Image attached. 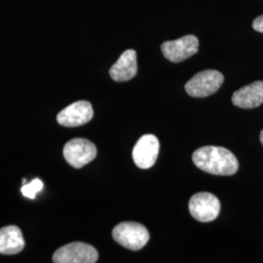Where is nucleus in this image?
Returning a JSON list of instances; mask_svg holds the SVG:
<instances>
[{
  "label": "nucleus",
  "instance_id": "nucleus-1",
  "mask_svg": "<svg viewBox=\"0 0 263 263\" xmlns=\"http://www.w3.org/2000/svg\"><path fill=\"white\" fill-rule=\"evenodd\" d=\"M192 160L195 166L216 176H232L239 169L235 155L221 146H203L194 151Z\"/></svg>",
  "mask_w": 263,
  "mask_h": 263
},
{
  "label": "nucleus",
  "instance_id": "nucleus-2",
  "mask_svg": "<svg viewBox=\"0 0 263 263\" xmlns=\"http://www.w3.org/2000/svg\"><path fill=\"white\" fill-rule=\"evenodd\" d=\"M115 242L131 251H140L149 241V232L138 222L126 221L115 226L112 230Z\"/></svg>",
  "mask_w": 263,
  "mask_h": 263
},
{
  "label": "nucleus",
  "instance_id": "nucleus-3",
  "mask_svg": "<svg viewBox=\"0 0 263 263\" xmlns=\"http://www.w3.org/2000/svg\"><path fill=\"white\" fill-rule=\"evenodd\" d=\"M224 81V76L215 69L203 70L185 84V91L193 98H206L216 93Z\"/></svg>",
  "mask_w": 263,
  "mask_h": 263
},
{
  "label": "nucleus",
  "instance_id": "nucleus-4",
  "mask_svg": "<svg viewBox=\"0 0 263 263\" xmlns=\"http://www.w3.org/2000/svg\"><path fill=\"white\" fill-rule=\"evenodd\" d=\"M98 258L99 254L94 247L81 242L65 245L53 254L55 263H95Z\"/></svg>",
  "mask_w": 263,
  "mask_h": 263
},
{
  "label": "nucleus",
  "instance_id": "nucleus-5",
  "mask_svg": "<svg viewBox=\"0 0 263 263\" xmlns=\"http://www.w3.org/2000/svg\"><path fill=\"white\" fill-rule=\"evenodd\" d=\"M97 156V147L92 141L77 138L67 141L64 146V157L73 168L80 169Z\"/></svg>",
  "mask_w": 263,
  "mask_h": 263
},
{
  "label": "nucleus",
  "instance_id": "nucleus-6",
  "mask_svg": "<svg viewBox=\"0 0 263 263\" xmlns=\"http://www.w3.org/2000/svg\"><path fill=\"white\" fill-rule=\"evenodd\" d=\"M191 216L200 222L215 220L220 212V202L216 196L209 192L194 194L189 201Z\"/></svg>",
  "mask_w": 263,
  "mask_h": 263
},
{
  "label": "nucleus",
  "instance_id": "nucleus-7",
  "mask_svg": "<svg viewBox=\"0 0 263 263\" xmlns=\"http://www.w3.org/2000/svg\"><path fill=\"white\" fill-rule=\"evenodd\" d=\"M199 48V40L194 35H186L161 45L164 57L172 63H181L195 55Z\"/></svg>",
  "mask_w": 263,
  "mask_h": 263
},
{
  "label": "nucleus",
  "instance_id": "nucleus-8",
  "mask_svg": "<svg viewBox=\"0 0 263 263\" xmlns=\"http://www.w3.org/2000/svg\"><path fill=\"white\" fill-rule=\"evenodd\" d=\"M159 140L154 135L147 134L140 138L133 148V159L141 169L151 168L159 154Z\"/></svg>",
  "mask_w": 263,
  "mask_h": 263
},
{
  "label": "nucleus",
  "instance_id": "nucleus-9",
  "mask_svg": "<svg viewBox=\"0 0 263 263\" xmlns=\"http://www.w3.org/2000/svg\"><path fill=\"white\" fill-rule=\"evenodd\" d=\"M93 106L87 101H78L69 104L58 114L57 121L64 127H79L93 119Z\"/></svg>",
  "mask_w": 263,
  "mask_h": 263
},
{
  "label": "nucleus",
  "instance_id": "nucleus-10",
  "mask_svg": "<svg viewBox=\"0 0 263 263\" xmlns=\"http://www.w3.org/2000/svg\"><path fill=\"white\" fill-rule=\"evenodd\" d=\"M137 53L133 49L125 51L109 69V76L116 82L129 81L137 76Z\"/></svg>",
  "mask_w": 263,
  "mask_h": 263
},
{
  "label": "nucleus",
  "instance_id": "nucleus-11",
  "mask_svg": "<svg viewBox=\"0 0 263 263\" xmlns=\"http://www.w3.org/2000/svg\"><path fill=\"white\" fill-rule=\"evenodd\" d=\"M232 103L244 109L259 106L263 103V81H255L236 91L232 96Z\"/></svg>",
  "mask_w": 263,
  "mask_h": 263
},
{
  "label": "nucleus",
  "instance_id": "nucleus-12",
  "mask_svg": "<svg viewBox=\"0 0 263 263\" xmlns=\"http://www.w3.org/2000/svg\"><path fill=\"white\" fill-rule=\"evenodd\" d=\"M25 248V239L18 226L0 228V254H19Z\"/></svg>",
  "mask_w": 263,
  "mask_h": 263
},
{
  "label": "nucleus",
  "instance_id": "nucleus-13",
  "mask_svg": "<svg viewBox=\"0 0 263 263\" xmlns=\"http://www.w3.org/2000/svg\"><path fill=\"white\" fill-rule=\"evenodd\" d=\"M43 182L40 179H33L31 182H29L28 184L23 185V187L21 189L23 195L25 197L29 198V199H35V196L39 191H41L43 189Z\"/></svg>",
  "mask_w": 263,
  "mask_h": 263
},
{
  "label": "nucleus",
  "instance_id": "nucleus-14",
  "mask_svg": "<svg viewBox=\"0 0 263 263\" xmlns=\"http://www.w3.org/2000/svg\"><path fill=\"white\" fill-rule=\"evenodd\" d=\"M253 28L254 30L263 33V15L258 16L257 18L254 19V22H253Z\"/></svg>",
  "mask_w": 263,
  "mask_h": 263
},
{
  "label": "nucleus",
  "instance_id": "nucleus-15",
  "mask_svg": "<svg viewBox=\"0 0 263 263\" xmlns=\"http://www.w3.org/2000/svg\"><path fill=\"white\" fill-rule=\"evenodd\" d=\"M259 138H260V141H261V143H262L263 145V130L260 133V136H259Z\"/></svg>",
  "mask_w": 263,
  "mask_h": 263
}]
</instances>
